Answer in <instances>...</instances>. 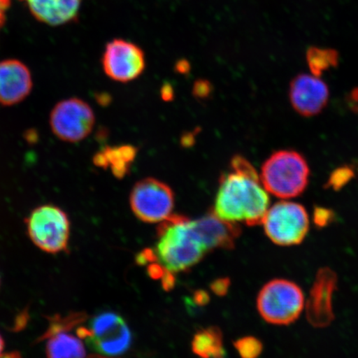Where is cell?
Instances as JSON below:
<instances>
[{"label":"cell","instance_id":"obj_1","mask_svg":"<svg viewBox=\"0 0 358 358\" xmlns=\"http://www.w3.org/2000/svg\"><path fill=\"white\" fill-rule=\"evenodd\" d=\"M268 203L256 169L244 157L234 156L231 172L221 178L213 213L224 221L257 226L262 224Z\"/></svg>","mask_w":358,"mask_h":358},{"label":"cell","instance_id":"obj_2","mask_svg":"<svg viewBox=\"0 0 358 358\" xmlns=\"http://www.w3.org/2000/svg\"><path fill=\"white\" fill-rule=\"evenodd\" d=\"M155 254L161 265L170 272L189 270L198 264L208 250L182 215H171L158 228Z\"/></svg>","mask_w":358,"mask_h":358},{"label":"cell","instance_id":"obj_3","mask_svg":"<svg viewBox=\"0 0 358 358\" xmlns=\"http://www.w3.org/2000/svg\"><path fill=\"white\" fill-rule=\"evenodd\" d=\"M310 170L307 160L299 152L282 150L274 152L263 164L261 181L267 192L277 198H295L306 190Z\"/></svg>","mask_w":358,"mask_h":358},{"label":"cell","instance_id":"obj_4","mask_svg":"<svg viewBox=\"0 0 358 358\" xmlns=\"http://www.w3.org/2000/svg\"><path fill=\"white\" fill-rule=\"evenodd\" d=\"M27 231L32 243L43 252L59 254L69 249L71 222L64 210L55 205L39 206L26 218Z\"/></svg>","mask_w":358,"mask_h":358},{"label":"cell","instance_id":"obj_5","mask_svg":"<svg viewBox=\"0 0 358 358\" xmlns=\"http://www.w3.org/2000/svg\"><path fill=\"white\" fill-rule=\"evenodd\" d=\"M257 307L259 315L268 323L287 325L301 315L304 307L303 294L293 282L271 280L259 292Z\"/></svg>","mask_w":358,"mask_h":358},{"label":"cell","instance_id":"obj_6","mask_svg":"<svg viewBox=\"0 0 358 358\" xmlns=\"http://www.w3.org/2000/svg\"><path fill=\"white\" fill-rule=\"evenodd\" d=\"M77 334L86 340L94 352L118 356L131 344V334L123 317L114 312H103L92 317L88 327L80 326Z\"/></svg>","mask_w":358,"mask_h":358},{"label":"cell","instance_id":"obj_7","mask_svg":"<svg viewBox=\"0 0 358 358\" xmlns=\"http://www.w3.org/2000/svg\"><path fill=\"white\" fill-rule=\"evenodd\" d=\"M262 224L268 238L279 245L301 243L310 227L303 206L287 201H280L268 209Z\"/></svg>","mask_w":358,"mask_h":358},{"label":"cell","instance_id":"obj_8","mask_svg":"<svg viewBox=\"0 0 358 358\" xmlns=\"http://www.w3.org/2000/svg\"><path fill=\"white\" fill-rule=\"evenodd\" d=\"M95 122L91 106L78 98L58 102L49 119L52 133L60 140L70 143L86 138L92 133Z\"/></svg>","mask_w":358,"mask_h":358},{"label":"cell","instance_id":"obj_9","mask_svg":"<svg viewBox=\"0 0 358 358\" xmlns=\"http://www.w3.org/2000/svg\"><path fill=\"white\" fill-rule=\"evenodd\" d=\"M129 201L134 215L140 220L155 223L171 216L174 194L166 183L155 178H145L134 186Z\"/></svg>","mask_w":358,"mask_h":358},{"label":"cell","instance_id":"obj_10","mask_svg":"<svg viewBox=\"0 0 358 358\" xmlns=\"http://www.w3.org/2000/svg\"><path fill=\"white\" fill-rule=\"evenodd\" d=\"M107 77L127 83L137 79L146 66L144 51L134 43L114 39L107 43L101 60Z\"/></svg>","mask_w":358,"mask_h":358},{"label":"cell","instance_id":"obj_11","mask_svg":"<svg viewBox=\"0 0 358 358\" xmlns=\"http://www.w3.org/2000/svg\"><path fill=\"white\" fill-rule=\"evenodd\" d=\"M289 98L294 110L303 117L321 113L328 105L329 89L320 77L298 74L289 84Z\"/></svg>","mask_w":358,"mask_h":358},{"label":"cell","instance_id":"obj_12","mask_svg":"<svg viewBox=\"0 0 358 358\" xmlns=\"http://www.w3.org/2000/svg\"><path fill=\"white\" fill-rule=\"evenodd\" d=\"M28 66L16 59L0 62V105L10 106L25 99L32 91Z\"/></svg>","mask_w":358,"mask_h":358},{"label":"cell","instance_id":"obj_13","mask_svg":"<svg viewBox=\"0 0 358 358\" xmlns=\"http://www.w3.org/2000/svg\"><path fill=\"white\" fill-rule=\"evenodd\" d=\"M336 281L334 273L329 268H323L317 274L307 303L308 320L312 325L324 327L332 322V298Z\"/></svg>","mask_w":358,"mask_h":358},{"label":"cell","instance_id":"obj_14","mask_svg":"<svg viewBox=\"0 0 358 358\" xmlns=\"http://www.w3.org/2000/svg\"><path fill=\"white\" fill-rule=\"evenodd\" d=\"M191 225L208 250L234 248L241 232L236 222L224 221L213 212L191 222Z\"/></svg>","mask_w":358,"mask_h":358},{"label":"cell","instance_id":"obj_15","mask_svg":"<svg viewBox=\"0 0 358 358\" xmlns=\"http://www.w3.org/2000/svg\"><path fill=\"white\" fill-rule=\"evenodd\" d=\"M36 20L60 26L78 19L82 0H21Z\"/></svg>","mask_w":358,"mask_h":358},{"label":"cell","instance_id":"obj_16","mask_svg":"<svg viewBox=\"0 0 358 358\" xmlns=\"http://www.w3.org/2000/svg\"><path fill=\"white\" fill-rule=\"evenodd\" d=\"M136 155V148L132 145L108 146L94 157L93 162L98 167L110 169L115 177L123 178L129 172Z\"/></svg>","mask_w":358,"mask_h":358},{"label":"cell","instance_id":"obj_17","mask_svg":"<svg viewBox=\"0 0 358 358\" xmlns=\"http://www.w3.org/2000/svg\"><path fill=\"white\" fill-rule=\"evenodd\" d=\"M43 340H47L46 355L50 358H69L87 357L83 339L70 334V331H57V332L45 336Z\"/></svg>","mask_w":358,"mask_h":358},{"label":"cell","instance_id":"obj_18","mask_svg":"<svg viewBox=\"0 0 358 358\" xmlns=\"http://www.w3.org/2000/svg\"><path fill=\"white\" fill-rule=\"evenodd\" d=\"M192 349L195 355L203 357H225L221 330L217 327H209L199 331L192 339Z\"/></svg>","mask_w":358,"mask_h":358},{"label":"cell","instance_id":"obj_19","mask_svg":"<svg viewBox=\"0 0 358 358\" xmlns=\"http://www.w3.org/2000/svg\"><path fill=\"white\" fill-rule=\"evenodd\" d=\"M306 61L311 74L321 77L338 65V52L332 48L311 47L307 50Z\"/></svg>","mask_w":358,"mask_h":358},{"label":"cell","instance_id":"obj_20","mask_svg":"<svg viewBox=\"0 0 358 358\" xmlns=\"http://www.w3.org/2000/svg\"><path fill=\"white\" fill-rule=\"evenodd\" d=\"M240 355L245 358H254L261 355L262 344L253 337H246L237 340L234 344Z\"/></svg>","mask_w":358,"mask_h":358},{"label":"cell","instance_id":"obj_21","mask_svg":"<svg viewBox=\"0 0 358 358\" xmlns=\"http://www.w3.org/2000/svg\"><path fill=\"white\" fill-rule=\"evenodd\" d=\"M231 281L228 278H222L215 280L211 285V289L214 294L219 295V296H223L227 293L228 289H229Z\"/></svg>","mask_w":358,"mask_h":358},{"label":"cell","instance_id":"obj_22","mask_svg":"<svg viewBox=\"0 0 358 358\" xmlns=\"http://www.w3.org/2000/svg\"><path fill=\"white\" fill-rule=\"evenodd\" d=\"M11 0H0V29L6 22L8 8H10Z\"/></svg>","mask_w":358,"mask_h":358},{"label":"cell","instance_id":"obj_23","mask_svg":"<svg viewBox=\"0 0 358 358\" xmlns=\"http://www.w3.org/2000/svg\"><path fill=\"white\" fill-rule=\"evenodd\" d=\"M162 285L165 290L172 289L174 284H176V278H174L173 273L169 271L165 272L162 277Z\"/></svg>","mask_w":358,"mask_h":358},{"label":"cell","instance_id":"obj_24","mask_svg":"<svg viewBox=\"0 0 358 358\" xmlns=\"http://www.w3.org/2000/svg\"><path fill=\"white\" fill-rule=\"evenodd\" d=\"M209 295L205 291H196L194 294V301L199 306H205L209 301Z\"/></svg>","mask_w":358,"mask_h":358},{"label":"cell","instance_id":"obj_25","mask_svg":"<svg viewBox=\"0 0 358 358\" xmlns=\"http://www.w3.org/2000/svg\"><path fill=\"white\" fill-rule=\"evenodd\" d=\"M4 347H6V343H4V340L3 338L2 337V335L0 334V357L3 356Z\"/></svg>","mask_w":358,"mask_h":358}]
</instances>
